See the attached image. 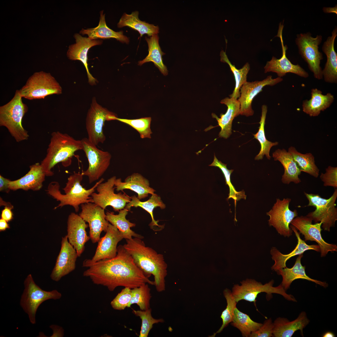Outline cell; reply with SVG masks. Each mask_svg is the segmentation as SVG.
I'll return each mask as SVG.
<instances>
[{
    "label": "cell",
    "instance_id": "obj_1",
    "mask_svg": "<svg viewBox=\"0 0 337 337\" xmlns=\"http://www.w3.org/2000/svg\"><path fill=\"white\" fill-rule=\"evenodd\" d=\"M83 273L94 284L102 285L113 291L119 286L132 289L145 284L154 285L135 263L131 255L120 245L114 257L89 265Z\"/></svg>",
    "mask_w": 337,
    "mask_h": 337
},
{
    "label": "cell",
    "instance_id": "obj_2",
    "mask_svg": "<svg viewBox=\"0 0 337 337\" xmlns=\"http://www.w3.org/2000/svg\"><path fill=\"white\" fill-rule=\"evenodd\" d=\"M126 240L123 246L137 266L148 277L153 276L154 285L158 292L165 291L167 265L163 255L146 246L142 239L134 237Z\"/></svg>",
    "mask_w": 337,
    "mask_h": 337
},
{
    "label": "cell",
    "instance_id": "obj_3",
    "mask_svg": "<svg viewBox=\"0 0 337 337\" xmlns=\"http://www.w3.org/2000/svg\"><path fill=\"white\" fill-rule=\"evenodd\" d=\"M83 175L81 173L74 172L68 178L65 187L63 188L65 194L60 190V185L57 182H51L48 185L47 193L54 198L60 202L54 209L66 205L73 207L76 212L79 210V206L82 204L92 203L91 195L94 193L99 184L104 180L101 178L92 187L86 189L81 184Z\"/></svg>",
    "mask_w": 337,
    "mask_h": 337
},
{
    "label": "cell",
    "instance_id": "obj_4",
    "mask_svg": "<svg viewBox=\"0 0 337 337\" xmlns=\"http://www.w3.org/2000/svg\"><path fill=\"white\" fill-rule=\"evenodd\" d=\"M82 150L81 140H76L66 133L53 132L46 156L41 165L46 176L54 175L52 168L57 164L70 159L75 152Z\"/></svg>",
    "mask_w": 337,
    "mask_h": 337
},
{
    "label": "cell",
    "instance_id": "obj_5",
    "mask_svg": "<svg viewBox=\"0 0 337 337\" xmlns=\"http://www.w3.org/2000/svg\"><path fill=\"white\" fill-rule=\"evenodd\" d=\"M17 90L12 99L0 107V126L5 127L17 142L27 140L28 132L22 125V119L28 110Z\"/></svg>",
    "mask_w": 337,
    "mask_h": 337
},
{
    "label": "cell",
    "instance_id": "obj_6",
    "mask_svg": "<svg viewBox=\"0 0 337 337\" xmlns=\"http://www.w3.org/2000/svg\"><path fill=\"white\" fill-rule=\"evenodd\" d=\"M24 289L21 295L20 305L28 316L30 322L36 323V315L40 305L49 299L57 300L62 295L56 290L47 291L42 290L34 282L32 275H28L25 279Z\"/></svg>",
    "mask_w": 337,
    "mask_h": 337
},
{
    "label": "cell",
    "instance_id": "obj_7",
    "mask_svg": "<svg viewBox=\"0 0 337 337\" xmlns=\"http://www.w3.org/2000/svg\"><path fill=\"white\" fill-rule=\"evenodd\" d=\"M309 201L308 204L304 206H313L315 210L309 213L306 216L315 223L321 222V227L325 231L330 232V228L335 227L337 220V208L335 201L337 198V189L329 198H322L318 194L308 193L304 192Z\"/></svg>",
    "mask_w": 337,
    "mask_h": 337
},
{
    "label": "cell",
    "instance_id": "obj_8",
    "mask_svg": "<svg viewBox=\"0 0 337 337\" xmlns=\"http://www.w3.org/2000/svg\"><path fill=\"white\" fill-rule=\"evenodd\" d=\"M18 91L22 97L32 100L44 99L53 94H61L62 89L50 73L41 71L31 76Z\"/></svg>",
    "mask_w": 337,
    "mask_h": 337
},
{
    "label": "cell",
    "instance_id": "obj_9",
    "mask_svg": "<svg viewBox=\"0 0 337 337\" xmlns=\"http://www.w3.org/2000/svg\"><path fill=\"white\" fill-rule=\"evenodd\" d=\"M241 285L238 284L234 285L232 292L237 303L243 300L254 302L256 305L257 296L261 292H265L268 295H271L272 293L278 294L282 295L288 301H297L292 295L286 293L281 284L277 286H273V280L263 285L254 280L247 279L241 282Z\"/></svg>",
    "mask_w": 337,
    "mask_h": 337
},
{
    "label": "cell",
    "instance_id": "obj_10",
    "mask_svg": "<svg viewBox=\"0 0 337 337\" xmlns=\"http://www.w3.org/2000/svg\"><path fill=\"white\" fill-rule=\"evenodd\" d=\"M322 40V36L317 35L314 37L309 32L297 35L295 42L299 53L307 63L308 67L318 80L323 78L322 70L320 66L323 55L319 51V46Z\"/></svg>",
    "mask_w": 337,
    "mask_h": 337
},
{
    "label": "cell",
    "instance_id": "obj_11",
    "mask_svg": "<svg viewBox=\"0 0 337 337\" xmlns=\"http://www.w3.org/2000/svg\"><path fill=\"white\" fill-rule=\"evenodd\" d=\"M81 141L82 150L84 152L89 164L87 169L81 173L87 176L89 183H91L98 180L107 170L111 155L109 152L98 149L87 138H84Z\"/></svg>",
    "mask_w": 337,
    "mask_h": 337
},
{
    "label": "cell",
    "instance_id": "obj_12",
    "mask_svg": "<svg viewBox=\"0 0 337 337\" xmlns=\"http://www.w3.org/2000/svg\"><path fill=\"white\" fill-rule=\"evenodd\" d=\"M114 114L98 103L95 98H93L87 113L85 125L87 138L94 145L97 146L105 141L103 132L105 122L109 121V116Z\"/></svg>",
    "mask_w": 337,
    "mask_h": 337
},
{
    "label": "cell",
    "instance_id": "obj_13",
    "mask_svg": "<svg viewBox=\"0 0 337 337\" xmlns=\"http://www.w3.org/2000/svg\"><path fill=\"white\" fill-rule=\"evenodd\" d=\"M116 179V177L114 176L98 185L96 188L98 193L94 192L90 196L93 203L104 209L108 206H111L115 211L119 212L125 208L131 199L125 193H115L114 186Z\"/></svg>",
    "mask_w": 337,
    "mask_h": 337
},
{
    "label": "cell",
    "instance_id": "obj_14",
    "mask_svg": "<svg viewBox=\"0 0 337 337\" xmlns=\"http://www.w3.org/2000/svg\"><path fill=\"white\" fill-rule=\"evenodd\" d=\"M291 201L290 198H284L281 200L277 198L272 208L266 215L269 217L268 224L274 227L281 235L289 237L292 234L293 231L290 227L292 221L298 216L295 209L291 211L289 208Z\"/></svg>",
    "mask_w": 337,
    "mask_h": 337
},
{
    "label": "cell",
    "instance_id": "obj_15",
    "mask_svg": "<svg viewBox=\"0 0 337 337\" xmlns=\"http://www.w3.org/2000/svg\"><path fill=\"white\" fill-rule=\"evenodd\" d=\"M311 218L306 216H301L295 217L290 224L304 236L305 241H315L317 243L320 247L321 257L325 256L330 252H337L336 245L328 243L322 238L321 234L322 222L313 224Z\"/></svg>",
    "mask_w": 337,
    "mask_h": 337
},
{
    "label": "cell",
    "instance_id": "obj_16",
    "mask_svg": "<svg viewBox=\"0 0 337 337\" xmlns=\"http://www.w3.org/2000/svg\"><path fill=\"white\" fill-rule=\"evenodd\" d=\"M80 216L88 223L89 236L92 242H98L102 232H106L110 223L106 220L105 209L95 203L81 204Z\"/></svg>",
    "mask_w": 337,
    "mask_h": 337
},
{
    "label": "cell",
    "instance_id": "obj_17",
    "mask_svg": "<svg viewBox=\"0 0 337 337\" xmlns=\"http://www.w3.org/2000/svg\"><path fill=\"white\" fill-rule=\"evenodd\" d=\"M105 235L100 238L95 253L91 259L85 260L82 266L87 267L92 263L97 261L113 258L117 253V245L123 237L117 228L109 223Z\"/></svg>",
    "mask_w": 337,
    "mask_h": 337
},
{
    "label": "cell",
    "instance_id": "obj_18",
    "mask_svg": "<svg viewBox=\"0 0 337 337\" xmlns=\"http://www.w3.org/2000/svg\"><path fill=\"white\" fill-rule=\"evenodd\" d=\"M282 81V78L273 79L271 76H269L261 81H247L244 83L240 89V96L237 99L240 104V115L247 117L252 115L254 112L252 104L255 96L266 86H273Z\"/></svg>",
    "mask_w": 337,
    "mask_h": 337
},
{
    "label": "cell",
    "instance_id": "obj_19",
    "mask_svg": "<svg viewBox=\"0 0 337 337\" xmlns=\"http://www.w3.org/2000/svg\"><path fill=\"white\" fill-rule=\"evenodd\" d=\"M283 22L282 24L281 22L279 23L277 34L276 36L279 37L281 40L282 56L279 59L272 56L270 61H267L265 66L264 72L265 73L269 72H275L278 77L281 78L288 73H293L302 77L307 78L309 76L308 73L299 65L292 64L286 57V51L288 47L286 45H284L282 37Z\"/></svg>",
    "mask_w": 337,
    "mask_h": 337
},
{
    "label": "cell",
    "instance_id": "obj_20",
    "mask_svg": "<svg viewBox=\"0 0 337 337\" xmlns=\"http://www.w3.org/2000/svg\"><path fill=\"white\" fill-rule=\"evenodd\" d=\"M78 257L77 252L69 242L67 236L62 237L60 251L50 275L51 279L58 281L63 276L74 271Z\"/></svg>",
    "mask_w": 337,
    "mask_h": 337
},
{
    "label": "cell",
    "instance_id": "obj_21",
    "mask_svg": "<svg viewBox=\"0 0 337 337\" xmlns=\"http://www.w3.org/2000/svg\"><path fill=\"white\" fill-rule=\"evenodd\" d=\"M76 43L70 45L67 52L68 58L72 60H78L82 62L87 72L88 82L91 85H95L97 82L90 73L87 62V54L89 50L91 47L102 43L100 40H91L90 38L83 37L79 34L74 35Z\"/></svg>",
    "mask_w": 337,
    "mask_h": 337
},
{
    "label": "cell",
    "instance_id": "obj_22",
    "mask_svg": "<svg viewBox=\"0 0 337 337\" xmlns=\"http://www.w3.org/2000/svg\"><path fill=\"white\" fill-rule=\"evenodd\" d=\"M79 215L72 212L67 222V236L69 243L76 250L78 257L84 252L85 244L90 239L86 229L88 225Z\"/></svg>",
    "mask_w": 337,
    "mask_h": 337
},
{
    "label": "cell",
    "instance_id": "obj_23",
    "mask_svg": "<svg viewBox=\"0 0 337 337\" xmlns=\"http://www.w3.org/2000/svg\"><path fill=\"white\" fill-rule=\"evenodd\" d=\"M290 227L294 232L297 238V244L292 251L286 254L281 253L275 247H273L271 249L270 253L272 256V259L275 261L271 269L276 271L286 267L287 261L293 256L303 254L305 251L308 250H314L317 252L320 251V247L318 244H307L305 241L301 238L300 233L298 232L297 229L294 226L291 225L290 226Z\"/></svg>",
    "mask_w": 337,
    "mask_h": 337
},
{
    "label": "cell",
    "instance_id": "obj_24",
    "mask_svg": "<svg viewBox=\"0 0 337 337\" xmlns=\"http://www.w3.org/2000/svg\"><path fill=\"white\" fill-rule=\"evenodd\" d=\"M45 176L41 164L36 163L30 166L29 170L24 176L15 180H10L9 188L12 190H39L42 186Z\"/></svg>",
    "mask_w": 337,
    "mask_h": 337
},
{
    "label": "cell",
    "instance_id": "obj_25",
    "mask_svg": "<svg viewBox=\"0 0 337 337\" xmlns=\"http://www.w3.org/2000/svg\"><path fill=\"white\" fill-rule=\"evenodd\" d=\"M310 320L305 311H302L295 320L290 321L287 318L278 317L273 322V337H291L295 332L300 330L304 336L303 330L309 324Z\"/></svg>",
    "mask_w": 337,
    "mask_h": 337
},
{
    "label": "cell",
    "instance_id": "obj_26",
    "mask_svg": "<svg viewBox=\"0 0 337 337\" xmlns=\"http://www.w3.org/2000/svg\"><path fill=\"white\" fill-rule=\"evenodd\" d=\"M115 186L117 191L128 189L134 192L137 193V197L140 200L148 197L149 194H154L155 191L150 187L148 180L138 173L128 176L124 182L120 178H116Z\"/></svg>",
    "mask_w": 337,
    "mask_h": 337
},
{
    "label": "cell",
    "instance_id": "obj_27",
    "mask_svg": "<svg viewBox=\"0 0 337 337\" xmlns=\"http://www.w3.org/2000/svg\"><path fill=\"white\" fill-rule=\"evenodd\" d=\"M337 36V28L335 27L332 36L328 37L324 42L322 50L327 56V61L322 71L323 78L325 82L337 83V54L334 48V42Z\"/></svg>",
    "mask_w": 337,
    "mask_h": 337
},
{
    "label": "cell",
    "instance_id": "obj_28",
    "mask_svg": "<svg viewBox=\"0 0 337 337\" xmlns=\"http://www.w3.org/2000/svg\"><path fill=\"white\" fill-rule=\"evenodd\" d=\"M220 103L227 105V109L226 113L225 114H221L220 118L214 113H212V115L217 121V126L221 128L218 135L219 137L227 139L232 134L233 119L240 115V104L237 99L233 98L226 97L222 100Z\"/></svg>",
    "mask_w": 337,
    "mask_h": 337
},
{
    "label": "cell",
    "instance_id": "obj_29",
    "mask_svg": "<svg viewBox=\"0 0 337 337\" xmlns=\"http://www.w3.org/2000/svg\"><path fill=\"white\" fill-rule=\"evenodd\" d=\"M303 256V254L299 255L294 265L291 268H288L286 267L276 271L278 275L282 277V281L281 284L284 289L286 291L288 289L292 282L297 279L307 280L325 288L327 287L328 284L326 282L312 279L306 274L305 266H303L301 262Z\"/></svg>",
    "mask_w": 337,
    "mask_h": 337
},
{
    "label": "cell",
    "instance_id": "obj_30",
    "mask_svg": "<svg viewBox=\"0 0 337 337\" xmlns=\"http://www.w3.org/2000/svg\"><path fill=\"white\" fill-rule=\"evenodd\" d=\"M274 160L279 161L283 165L284 172L282 182L289 184L291 182L298 184L301 182L299 176L301 172L299 168L291 154L285 149H278L272 154Z\"/></svg>",
    "mask_w": 337,
    "mask_h": 337
},
{
    "label": "cell",
    "instance_id": "obj_31",
    "mask_svg": "<svg viewBox=\"0 0 337 337\" xmlns=\"http://www.w3.org/2000/svg\"><path fill=\"white\" fill-rule=\"evenodd\" d=\"M311 94V98L303 101L302 105L303 111L310 117L319 115L321 111L329 107L334 100L331 93L324 95L317 88L312 89Z\"/></svg>",
    "mask_w": 337,
    "mask_h": 337
},
{
    "label": "cell",
    "instance_id": "obj_32",
    "mask_svg": "<svg viewBox=\"0 0 337 337\" xmlns=\"http://www.w3.org/2000/svg\"><path fill=\"white\" fill-rule=\"evenodd\" d=\"M105 14H103V11H101L98 26L95 28L86 29H82L80 31V33L82 35H87L88 37L91 40L113 38L122 43L128 44L129 42V39L127 36L123 35L122 31L115 32L107 27L105 21Z\"/></svg>",
    "mask_w": 337,
    "mask_h": 337
},
{
    "label": "cell",
    "instance_id": "obj_33",
    "mask_svg": "<svg viewBox=\"0 0 337 337\" xmlns=\"http://www.w3.org/2000/svg\"><path fill=\"white\" fill-rule=\"evenodd\" d=\"M139 12L135 11L130 14L124 13L117 23V27H128L138 31L142 37L146 34L149 37L157 34L159 32L158 26L141 21L139 18Z\"/></svg>",
    "mask_w": 337,
    "mask_h": 337
},
{
    "label": "cell",
    "instance_id": "obj_34",
    "mask_svg": "<svg viewBox=\"0 0 337 337\" xmlns=\"http://www.w3.org/2000/svg\"><path fill=\"white\" fill-rule=\"evenodd\" d=\"M128 211L125 208L120 210L117 214L107 212L106 213L105 218L110 224L117 228L124 238L130 239L134 237L142 239L143 237L142 236L136 233L131 229V227H135L136 224L126 219V217Z\"/></svg>",
    "mask_w": 337,
    "mask_h": 337
},
{
    "label": "cell",
    "instance_id": "obj_35",
    "mask_svg": "<svg viewBox=\"0 0 337 337\" xmlns=\"http://www.w3.org/2000/svg\"><path fill=\"white\" fill-rule=\"evenodd\" d=\"M159 39L158 34L145 37L148 46L149 53L144 59L139 61L138 64L141 66L145 63L152 62L163 75L166 76L168 71L163 62L162 58V56L165 54L162 51L159 45Z\"/></svg>",
    "mask_w": 337,
    "mask_h": 337
},
{
    "label": "cell",
    "instance_id": "obj_36",
    "mask_svg": "<svg viewBox=\"0 0 337 337\" xmlns=\"http://www.w3.org/2000/svg\"><path fill=\"white\" fill-rule=\"evenodd\" d=\"M130 198V201L126 204L125 208L129 211L132 207H139L142 208L150 215L152 219L149 224L150 228L155 231V227H159L160 226L158 224L159 221H156L154 219L153 212L154 209L157 207H159L162 209L166 207L165 205L163 202L160 197L154 193L152 194L147 201L144 202L141 201L135 195H133Z\"/></svg>",
    "mask_w": 337,
    "mask_h": 337
},
{
    "label": "cell",
    "instance_id": "obj_37",
    "mask_svg": "<svg viewBox=\"0 0 337 337\" xmlns=\"http://www.w3.org/2000/svg\"><path fill=\"white\" fill-rule=\"evenodd\" d=\"M267 111V106L264 105L261 107V115L259 123L260 124L258 132L255 134H253L254 138L256 139L261 145L260 150L258 154L255 157L256 160H261L264 155L267 159L270 160L271 156L269 155L270 150L271 147L278 145L277 142H272L268 140L266 138L264 131V126L266 114Z\"/></svg>",
    "mask_w": 337,
    "mask_h": 337
},
{
    "label": "cell",
    "instance_id": "obj_38",
    "mask_svg": "<svg viewBox=\"0 0 337 337\" xmlns=\"http://www.w3.org/2000/svg\"><path fill=\"white\" fill-rule=\"evenodd\" d=\"M288 151L292 155L301 172L307 173L317 178L319 174V169L315 164V158L310 153L303 154L298 152L293 146L290 147Z\"/></svg>",
    "mask_w": 337,
    "mask_h": 337
},
{
    "label": "cell",
    "instance_id": "obj_39",
    "mask_svg": "<svg viewBox=\"0 0 337 337\" xmlns=\"http://www.w3.org/2000/svg\"><path fill=\"white\" fill-rule=\"evenodd\" d=\"M220 61L221 62L227 63L229 66L235 78V85L232 93L229 95L230 98L237 99L240 96V89L242 86L247 82V75L250 69L248 63H246L240 69H237L234 65H232L228 59L226 52L222 50L220 52Z\"/></svg>",
    "mask_w": 337,
    "mask_h": 337
},
{
    "label": "cell",
    "instance_id": "obj_40",
    "mask_svg": "<svg viewBox=\"0 0 337 337\" xmlns=\"http://www.w3.org/2000/svg\"><path fill=\"white\" fill-rule=\"evenodd\" d=\"M262 324L252 320L249 316L239 310L237 308L231 325L239 329L243 337H249L251 333L258 330Z\"/></svg>",
    "mask_w": 337,
    "mask_h": 337
},
{
    "label": "cell",
    "instance_id": "obj_41",
    "mask_svg": "<svg viewBox=\"0 0 337 337\" xmlns=\"http://www.w3.org/2000/svg\"><path fill=\"white\" fill-rule=\"evenodd\" d=\"M110 120H116L125 123L132 127L139 133L142 139L151 138L152 134L150 129L151 117H146L135 119L119 118L116 115L110 117Z\"/></svg>",
    "mask_w": 337,
    "mask_h": 337
},
{
    "label": "cell",
    "instance_id": "obj_42",
    "mask_svg": "<svg viewBox=\"0 0 337 337\" xmlns=\"http://www.w3.org/2000/svg\"><path fill=\"white\" fill-rule=\"evenodd\" d=\"M131 291V298L127 307H130L133 304H136L142 310L150 308V300L152 296L150 289L147 283L132 289Z\"/></svg>",
    "mask_w": 337,
    "mask_h": 337
},
{
    "label": "cell",
    "instance_id": "obj_43",
    "mask_svg": "<svg viewBox=\"0 0 337 337\" xmlns=\"http://www.w3.org/2000/svg\"><path fill=\"white\" fill-rule=\"evenodd\" d=\"M209 166L219 168L223 173L225 179L226 184L228 186L229 189V193L227 199L228 200L231 198L233 199L236 205L237 201L241 199H246L247 196L245 195L244 190L237 191L231 183L230 176L231 173L234 171L233 169H228L227 167V164H223L220 161L218 160L215 155H214L212 163Z\"/></svg>",
    "mask_w": 337,
    "mask_h": 337
},
{
    "label": "cell",
    "instance_id": "obj_44",
    "mask_svg": "<svg viewBox=\"0 0 337 337\" xmlns=\"http://www.w3.org/2000/svg\"><path fill=\"white\" fill-rule=\"evenodd\" d=\"M223 294L227 302L226 308L222 312L221 318L222 320V324L212 337L214 336L217 333L221 332L223 330L230 322L233 321L234 316V310L236 308L237 302L233 295L232 291L227 288L223 291Z\"/></svg>",
    "mask_w": 337,
    "mask_h": 337
},
{
    "label": "cell",
    "instance_id": "obj_45",
    "mask_svg": "<svg viewBox=\"0 0 337 337\" xmlns=\"http://www.w3.org/2000/svg\"><path fill=\"white\" fill-rule=\"evenodd\" d=\"M150 308L145 310H135L133 309L132 312L136 316L139 317L141 320V325L139 337H147L149 332L154 324L163 323V319H156L151 315Z\"/></svg>",
    "mask_w": 337,
    "mask_h": 337
},
{
    "label": "cell",
    "instance_id": "obj_46",
    "mask_svg": "<svg viewBox=\"0 0 337 337\" xmlns=\"http://www.w3.org/2000/svg\"><path fill=\"white\" fill-rule=\"evenodd\" d=\"M131 289L125 287L111 301L110 305L114 309L122 310L128 307L131 298Z\"/></svg>",
    "mask_w": 337,
    "mask_h": 337
},
{
    "label": "cell",
    "instance_id": "obj_47",
    "mask_svg": "<svg viewBox=\"0 0 337 337\" xmlns=\"http://www.w3.org/2000/svg\"><path fill=\"white\" fill-rule=\"evenodd\" d=\"M320 178L324 183V186L337 188V167L329 166L325 169V173H322Z\"/></svg>",
    "mask_w": 337,
    "mask_h": 337
},
{
    "label": "cell",
    "instance_id": "obj_48",
    "mask_svg": "<svg viewBox=\"0 0 337 337\" xmlns=\"http://www.w3.org/2000/svg\"><path fill=\"white\" fill-rule=\"evenodd\" d=\"M274 327L273 323L271 319L265 320L262 325L256 331L252 332L250 337H273Z\"/></svg>",
    "mask_w": 337,
    "mask_h": 337
},
{
    "label": "cell",
    "instance_id": "obj_49",
    "mask_svg": "<svg viewBox=\"0 0 337 337\" xmlns=\"http://www.w3.org/2000/svg\"><path fill=\"white\" fill-rule=\"evenodd\" d=\"M13 208V207L5 206L2 211L1 218L5 220L7 222L11 221L13 218V214L12 211Z\"/></svg>",
    "mask_w": 337,
    "mask_h": 337
},
{
    "label": "cell",
    "instance_id": "obj_50",
    "mask_svg": "<svg viewBox=\"0 0 337 337\" xmlns=\"http://www.w3.org/2000/svg\"><path fill=\"white\" fill-rule=\"evenodd\" d=\"M10 180L5 178L0 175V191L8 193L10 189L9 188V183Z\"/></svg>",
    "mask_w": 337,
    "mask_h": 337
},
{
    "label": "cell",
    "instance_id": "obj_51",
    "mask_svg": "<svg viewBox=\"0 0 337 337\" xmlns=\"http://www.w3.org/2000/svg\"><path fill=\"white\" fill-rule=\"evenodd\" d=\"M53 330V334L51 337H63L64 335V330L62 328L59 326L55 325L50 326Z\"/></svg>",
    "mask_w": 337,
    "mask_h": 337
},
{
    "label": "cell",
    "instance_id": "obj_52",
    "mask_svg": "<svg viewBox=\"0 0 337 337\" xmlns=\"http://www.w3.org/2000/svg\"><path fill=\"white\" fill-rule=\"evenodd\" d=\"M8 222L5 220L1 218L0 219V231H3L7 229L10 228Z\"/></svg>",
    "mask_w": 337,
    "mask_h": 337
},
{
    "label": "cell",
    "instance_id": "obj_53",
    "mask_svg": "<svg viewBox=\"0 0 337 337\" xmlns=\"http://www.w3.org/2000/svg\"><path fill=\"white\" fill-rule=\"evenodd\" d=\"M324 12L326 13H333L337 14V5L334 7H324L323 9Z\"/></svg>",
    "mask_w": 337,
    "mask_h": 337
},
{
    "label": "cell",
    "instance_id": "obj_54",
    "mask_svg": "<svg viewBox=\"0 0 337 337\" xmlns=\"http://www.w3.org/2000/svg\"><path fill=\"white\" fill-rule=\"evenodd\" d=\"M322 336L323 337H334L335 336L333 332L330 331H327Z\"/></svg>",
    "mask_w": 337,
    "mask_h": 337
}]
</instances>
